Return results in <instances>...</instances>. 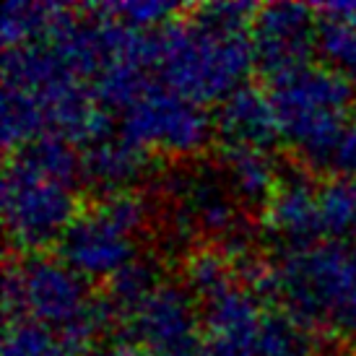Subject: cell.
Listing matches in <instances>:
<instances>
[{"mask_svg":"<svg viewBox=\"0 0 356 356\" xmlns=\"http://www.w3.org/2000/svg\"><path fill=\"white\" fill-rule=\"evenodd\" d=\"M6 312H26L29 320L63 333L89 305L83 276L63 260L34 255L6 273Z\"/></svg>","mask_w":356,"mask_h":356,"instance_id":"obj_5","label":"cell"},{"mask_svg":"<svg viewBox=\"0 0 356 356\" xmlns=\"http://www.w3.org/2000/svg\"><path fill=\"white\" fill-rule=\"evenodd\" d=\"M307 336L284 312H266L260 325V356H307Z\"/></svg>","mask_w":356,"mask_h":356,"instance_id":"obj_21","label":"cell"},{"mask_svg":"<svg viewBox=\"0 0 356 356\" xmlns=\"http://www.w3.org/2000/svg\"><path fill=\"white\" fill-rule=\"evenodd\" d=\"M52 136L42 102L21 89L3 91V143L6 149H24L34 140Z\"/></svg>","mask_w":356,"mask_h":356,"instance_id":"obj_15","label":"cell"},{"mask_svg":"<svg viewBox=\"0 0 356 356\" xmlns=\"http://www.w3.org/2000/svg\"><path fill=\"white\" fill-rule=\"evenodd\" d=\"M91 356H146L136 351V348H128V346H115V348H104L99 354H91Z\"/></svg>","mask_w":356,"mask_h":356,"instance_id":"obj_27","label":"cell"},{"mask_svg":"<svg viewBox=\"0 0 356 356\" xmlns=\"http://www.w3.org/2000/svg\"><path fill=\"white\" fill-rule=\"evenodd\" d=\"M213 128L229 149H266L281 136L270 94L255 86H239L218 104Z\"/></svg>","mask_w":356,"mask_h":356,"instance_id":"obj_11","label":"cell"},{"mask_svg":"<svg viewBox=\"0 0 356 356\" xmlns=\"http://www.w3.org/2000/svg\"><path fill=\"white\" fill-rule=\"evenodd\" d=\"M177 10V6L169 3H115V6H94L91 13L107 16L120 24H125L130 29L146 31L154 24H169V16Z\"/></svg>","mask_w":356,"mask_h":356,"instance_id":"obj_23","label":"cell"},{"mask_svg":"<svg viewBox=\"0 0 356 356\" xmlns=\"http://www.w3.org/2000/svg\"><path fill=\"white\" fill-rule=\"evenodd\" d=\"M354 257H356V250H354Z\"/></svg>","mask_w":356,"mask_h":356,"instance_id":"obj_28","label":"cell"},{"mask_svg":"<svg viewBox=\"0 0 356 356\" xmlns=\"http://www.w3.org/2000/svg\"><path fill=\"white\" fill-rule=\"evenodd\" d=\"M185 276H188L190 291L203 297L206 302L229 289L227 260L216 255V252H198V255L190 257L188 268H185Z\"/></svg>","mask_w":356,"mask_h":356,"instance_id":"obj_22","label":"cell"},{"mask_svg":"<svg viewBox=\"0 0 356 356\" xmlns=\"http://www.w3.org/2000/svg\"><path fill=\"white\" fill-rule=\"evenodd\" d=\"M278 297L299 325L356 336V257L338 245L291 250L278 266Z\"/></svg>","mask_w":356,"mask_h":356,"instance_id":"obj_3","label":"cell"},{"mask_svg":"<svg viewBox=\"0 0 356 356\" xmlns=\"http://www.w3.org/2000/svg\"><path fill=\"white\" fill-rule=\"evenodd\" d=\"M3 218L8 237L21 250L60 242L76 221L73 182L52 177L16 154L3 177Z\"/></svg>","mask_w":356,"mask_h":356,"instance_id":"obj_4","label":"cell"},{"mask_svg":"<svg viewBox=\"0 0 356 356\" xmlns=\"http://www.w3.org/2000/svg\"><path fill=\"white\" fill-rule=\"evenodd\" d=\"M229 185L239 198L257 203L276 193V164L266 149H229L224 154Z\"/></svg>","mask_w":356,"mask_h":356,"instance_id":"obj_14","label":"cell"},{"mask_svg":"<svg viewBox=\"0 0 356 356\" xmlns=\"http://www.w3.org/2000/svg\"><path fill=\"white\" fill-rule=\"evenodd\" d=\"M255 65L248 29H229L206 16L169 21L156 31V70L167 89L179 97L211 104L224 102L242 86Z\"/></svg>","mask_w":356,"mask_h":356,"instance_id":"obj_1","label":"cell"},{"mask_svg":"<svg viewBox=\"0 0 356 356\" xmlns=\"http://www.w3.org/2000/svg\"><path fill=\"white\" fill-rule=\"evenodd\" d=\"M128 323L151 356H203L198 320L182 289L156 286L130 312Z\"/></svg>","mask_w":356,"mask_h":356,"instance_id":"obj_8","label":"cell"},{"mask_svg":"<svg viewBox=\"0 0 356 356\" xmlns=\"http://www.w3.org/2000/svg\"><path fill=\"white\" fill-rule=\"evenodd\" d=\"M333 164H336V169L343 177L356 179V120L348 122V128L343 130L336 156H333Z\"/></svg>","mask_w":356,"mask_h":356,"instance_id":"obj_25","label":"cell"},{"mask_svg":"<svg viewBox=\"0 0 356 356\" xmlns=\"http://www.w3.org/2000/svg\"><path fill=\"white\" fill-rule=\"evenodd\" d=\"M97 211L104 218H109L118 229H122L125 234H133L143 224V218H146L143 200L130 195V193H112V195H107L97 206Z\"/></svg>","mask_w":356,"mask_h":356,"instance_id":"obj_24","label":"cell"},{"mask_svg":"<svg viewBox=\"0 0 356 356\" xmlns=\"http://www.w3.org/2000/svg\"><path fill=\"white\" fill-rule=\"evenodd\" d=\"M260 305L252 291L229 286L203 309V356H260Z\"/></svg>","mask_w":356,"mask_h":356,"instance_id":"obj_10","label":"cell"},{"mask_svg":"<svg viewBox=\"0 0 356 356\" xmlns=\"http://www.w3.org/2000/svg\"><path fill=\"white\" fill-rule=\"evenodd\" d=\"M307 356H312V354H307Z\"/></svg>","mask_w":356,"mask_h":356,"instance_id":"obj_29","label":"cell"},{"mask_svg":"<svg viewBox=\"0 0 356 356\" xmlns=\"http://www.w3.org/2000/svg\"><path fill=\"white\" fill-rule=\"evenodd\" d=\"M317 206L323 234L338 239L356 232V179L343 175L327 179L317 190Z\"/></svg>","mask_w":356,"mask_h":356,"instance_id":"obj_17","label":"cell"},{"mask_svg":"<svg viewBox=\"0 0 356 356\" xmlns=\"http://www.w3.org/2000/svg\"><path fill=\"white\" fill-rule=\"evenodd\" d=\"M65 346L50 327L34 320H10L3 336V356H63Z\"/></svg>","mask_w":356,"mask_h":356,"instance_id":"obj_19","label":"cell"},{"mask_svg":"<svg viewBox=\"0 0 356 356\" xmlns=\"http://www.w3.org/2000/svg\"><path fill=\"white\" fill-rule=\"evenodd\" d=\"M60 260L83 278L115 276L133 257V239L91 208L89 213L76 216L68 232L58 242Z\"/></svg>","mask_w":356,"mask_h":356,"instance_id":"obj_9","label":"cell"},{"mask_svg":"<svg viewBox=\"0 0 356 356\" xmlns=\"http://www.w3.org/2000/svg\"><path fill=\"white\" fill-rule=\"evenodd\" d=\"M323 16H333V19L348 21L351 26H356V3H330V6H320Z\"/></svg>","mask_w":356,"mask_h":356,"instance_id":"obj_26","label":"cell"},{"mask_svg":"<svg viewBox=\"0 0 356 356\" xmlns=\"http://www.w3.org/2000/svg\"><path fill=\"white\" fill-rule=\"evenodd\" d=\"M156 286V273L143 260H130L109 278V302L120 315H130Z\"/></svg>","mask_w":356,"mask_h":356,"instance_id":"obj_20","label":"cell"},{"mask_svg":"<svg viewBox=\"0 0 356 356\" xmlns=\"http://www.w3.org/2000/svg\"><path fill=\"white\" fill-rule=\"evenodd\" d=\"M315 50L325 60V68L341 73L343 79H356V26L348 21L325 16L317 24Z\"/></svg>","mask_w":356,"mask_h":356,"instance_id":"obj_18","label":"cell"},{"mask_svg":"<svg viewBox=\"0 0 356 356\" xmlns=\"http://www.w3.org/2000/svg\"><path fill=\"white\" fill-rule=\"evenodd\" d=\"M211 133V120L200 104L177 91L151 83L128 109H122V138L140 149L190 154L200 149Z\"/></svg>","mask_w":356,"mask_h":356,"instance_id":"obj_6","label":"cell"},{"mask_svg":"<svg viewBox=\"0 0 356 356\" xmlns=\"http://www.w3.org/2000/svg\"><path fill=\"white\" fill-rule=\"evenodd\" d=\"M268 224L270 232L291 250L315 245V239L323 234V224L317 193L307 185V179L291 177L278 185L268 200Z\"/></svg>","mask_w":356,"mask_h":356,"instance_id":"obj_12","label":"cell"},{"mask_svg":"<svg viewBox=\"0 0 356 356\" xmlns=\"http://www.w3.org/2000/svg\"><path fill=\"white\" fill-rule=\"evenodd\" d=\"M146 154L140 146L130 143L128 138H104L91 143L89 151L81 159V172L91 185L107 190H120L140 175Z\"/></svg>","mask_w":356,"mask_h":356,"instance_id":"obj_13","label":"cell"},{"mask_svg":"<svg viewBox=\"0 0 356 356\" xmlns=\"http://www.w3.org/2000/svg\"><path fill=\"white\" fill-rule=\"evenodd\" d=\"M250 37L255 47V65L270 81L305 68L317 44L312 8L299 3H273L257 8Z\"/></svg>","mask_w":356,"mask_h":356,"instance_id":"obj_7","label":"cell"},{"mask_svg":"<svg viewBox=\"0 0 356 356\" xmlns=\"http://www.w3.org/2000/svg\"><path fill=\"white\" fill-rule=\"evenodd\" d=\"M65 19V10L52 3H8L0 19V37L6 50L47 40L52 29Z\"/></svg>","mask_w":356,"mask_h":356,"instance_id":"obj_16","label":"cell"},{"mask_svg":"<svg viewBox=\"0 0 356 356\" xmlns=\"http://www.w3.org/2000/svg\"><path fill=\"white\" fill-rule=\"evenodd\" d=\"M278 133L309 164H333L351 104V83L325 65H305L270 81Z\"/></svg>","mask_w":356,"mask_h":356,"instance_id":"obj_2","label":"cell"}]
</instances>
